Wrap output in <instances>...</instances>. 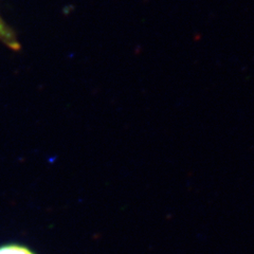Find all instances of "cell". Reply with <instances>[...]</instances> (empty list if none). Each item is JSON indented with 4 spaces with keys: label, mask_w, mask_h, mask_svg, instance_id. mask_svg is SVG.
I'll list each match as a JSON object with an SVG mask.
<instances>
[{
    "label": "cell",
    "mask_w": 254,
    "mask_h": 254,
    "mask_svg": "<svg viewBox=\"0 0 254 254\" xmlns=\"http://www.w3.org/2000/svg\"><path fill=\"white\" fill-rule=\"evenodd\" d=\"M0 42H2L13 50L17 51L20 49L17 37H16L13 30L10 27H7L1 17H0Z\"/></svg>",
    "instance_id": "6da1fadb"
},
{
    "label": "cell",
    "mask_w": 254,
    "mask_h": 254,
    "mask_svg": "<svg viewBox=\"0 0 254 254\" xmlns=\"http://www.w3.org/2000/svg\"><path fill=\"white\" fill-rule=\"evenodd\" d=\"M0 254H34L29 248L19 245H5L0 247Z\"/></svg>",
    "instance_id": "7a4b0ae2"
}]
</instances>
